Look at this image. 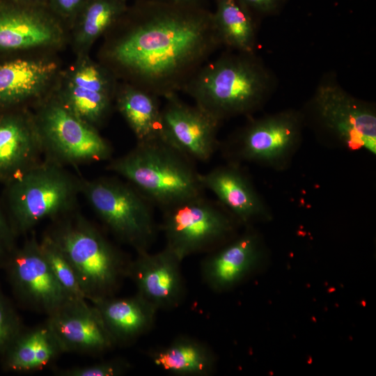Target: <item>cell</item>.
<instances>
[{
	"label": "cell",
	"instance_id": "cell-17",
	"mask_svg": "<svg viewBox=\"0 0 376 376\" xmlns=\"http://www.w3.org/2000/svg\"><path fill=\"white\" fill-rule=\"evenodd\" d=\"M44 157L33 115L21 108L0 109V182L5 185Z\"/></svg>",
	"mask_w": 376,
	"mask_h": 376
},
{
	"label": "cell",
	"instance_id": "cell-32",
	"mask_svg": "<svg viewBox=\"0 0 376 376\" xmlns=\"http://www.w3.org/2000/svg\"><path fill=\"white\" fill-rule=\"evenodd\" d=\"M251 13L255 10L261 13L273 12L280 0H239Z\"/></svg>",
	"mask_w": 376,
	"mask_h": 376
},
{
	"label": "cell",
	"instance_id": "cell-1",
	"mask_svg": "<svg viewBox=\"0 0 376 376\" xmlns=\"http://www.w3.org/2000/svg\"><path fill=\"white\" fill-rule=\"evenodd\" d=\"M105 35L104 65L159 97L182 92L221 47L204 6L137 0Z\"/></svg>",
	"mask_w": 376,
	"mask_h": 376
},
{
	"label": "cell",
	"instance_id": "cell-20",
	"mask_svg": "<svg viewBox=\"0 0 376 376\" xmlns=\"http://www.w3.org/2000/svg\"><path fill=\"white\" fill-rule=\"evenodd\" d=\"M56 70L54 62L17 58L0 63V109L20 108L40 97Z\"/></svg>",
	"mask_w": 376,
	"mask_h": 376
},
{
	"label": "cell",
	"instance_id": "cell-14",
	"mask_svg": "<svg viewBox=\"0 0 376 376\" xmlns=\"http://www.w3.org/2000/svg\"><path fill=\"white\" fill-rule=\"evenodd\" d=\"M63 352L98 354L116 345L94 305L74 297L48 315Z\"/></svg>",
	"mask_w": 376,
	"mask_h": 376
},
{
	"label": "cell",
	"instance_id": "cell-13",
	"mask_svg": "<svg viewBox=\"0 0 376 376\" xmlns=\"http://www.w3.org/2000/svg\"><path fill=\"white\" fill-rule=\"evenodd\" d=\"M57 19L45 5L0 1V52L59 44L63 32Z\"/></svg>",
	"mask_w": 376,
	"mask_h": 376
},
{
	"label": "cell",
	"instance_id": "cell-29",
	"mask_svg": "<svg viewBox=\"0 0 376 376\" xmlns=\"http://www.w3.org/2000/svg\"><path fill=\"white\" fill-rule=\"evenodd\" d=\"M130 368V365L125 360L115 359L62 370L58 373L63 376H117L125 373Z\"/></svg>",
	"mask_w": 376,
	"mask_h": 376
},
{
	"label": "cell",
	"instance_id": "cell-26",
	"mask_svg": "<svg viewBox=\"0 0 376 376\" xmlns=\"http://www.w3.org/2000/svg\"><path fill=\"white\" fill-rule=\"evenodd\" d=\"M128 8L127 0H87L75 19L77 47H90L118 22Z\"/></svg>",
	"mask_w": 376,
	"mask_h": 376
},
{
	"label": "cell",
	"instance_id": "cell-28",
	"mask_svg": "<svg viewBox=\"0 0 376 376\" xmlns=\"http://www.w3.org/2000/svg\"><path fill=\"white\" fill-rule=\"evenodd\" d=\"M23 329L18 313L0 288V355Z\"/></svg>",
	"mask_w": 376,
	"mask_h": 376
},
{
	"label": "cell",
	"instance_id": "cell-10",
	"mask_svg": "<svg viewBox=\"0 0 376 376\" xmlns=\"http://www.w3.org/2000/svg\"><path fill=\"white\" fill-rule=\"evenodd\" d=\"M315 106L323 125L347 148L376 154V115L366 103L333 83L321 84Z\"/></svg>",
	"mask_w": 376,
	"mask_h": 376
},
{
	"label": "cell",
	"instance_id": "cell-5",
	"mask_svg": "<svg viewBox=\"0 0 376 376\" xmlns=\"http://www.w3.org/2000/svg\"><path fill=\"white\" fill-rule=\"evenodd\" d=\"M81 178L65 166L43 159L6 184V211L16 234L30 232L40 222L76 210Z\"/></svg>",
	"mask_w": 376,
	"mask_h": 376
},
{
	"label": "cell",
	"instance_id": "cell-12",
	"mask_svg": "<svg viewBox=\"0 0 376 376\" xmlns=\"http://www.w3.org/2000/svg\"><path fill=\"white\" fill-rule=\"evenodd\" d=\"M302 119L286 111L250 121L235 139L236 156L244 161L280 166L297 146Z\"/></svg>",
	"mask_w": 376,
	"mask_h": 376
},
{
	"label": "cell",
	"instance_id": "cell-25",
	"mask_svg": "<svg viewBox=\"0 0 376 376\" xmlns=\"http://www.w3.org/2000/svg\"><path fill=\"white\" fill-rule=\"evenodd\" d=\"M212 15L222 46L231 51L254 53L255 22L251 13L239 0H216Z\"/></svg>",
	"mask_w": 376,
	"mask_h": 376
},
{
	"label": "cell",
	"instance_id": "cell-3",
	"mask_svg": "<svg viewBox=\"0 0 376 376\" xmlns=\"http://www.w3.org/2000/svg\"><path fill=\"white\" fill-rule=\"evenodd\" d=\"M107 169L123 177L162 210L205 190L194 162L161 137L137 142L128 152L111 159Z\"/></svg>",
	"mask_w": 376,
	"mask_h": 376
},
{
	"label": "cell",
	"instance_id": "cell-23",
	"mask_svg": "<svg viewBox=\"0 0 376 376\" xmlns=\"http://www.w3.org/2000/svg\"><path fill=\"white\" fill-rule=\"evenodd\" d=\"M148 357L161 369L180 376H207L216 368V356L203 342L180 336L166 346L148 352Z\"/></svg>",
	"mask_w": 376,
	"mask_h": 376
},
{
	"label": "cell",
	"instance_id": "cell-24",
	"mask_svg": "<svg viewBox=\"0 0 376 376\" xmlns=\"http://www.w3.org/2000/svg\"><path fill=\"white\" fill-rule=\"evenodd\" d=\"M159 99L158 96L128 83L117 86V109L137 142L160 137L162 107Z\"/></svg>",
	"mask_w": 376,
	"mask_h": 376
},
{
	"label": "cell",
	"instance_id": "cell-16",
	"mask_svg": "<svg viewBox=\"0 0 376 376\" xmlns=\"http://www.w3.org/2000/svg\"><path fill=\"white\" fill-rule=\"evenodd\" d=\"M115 78L104 65L84 59L70 72L58 97L77 116L97 127L110 113L117 88Z\"/></svg>",
	"mask_w": 376,
	"mask_h": 376
},
{
	"label": "cell",
	"instance_id": "cell-30",
	"mask_svg": "<svg viewBox=\"0 0 376 376\" xmlns=\"http://www.w3.org/2000/svg\"><path fill=\"white\" fill-rule=\"evenodd\" d=\"M16 235L6 210L0 204V265H3L16 246L15 244Z\"/></svg>",
	"mask_w": 376,
	"mask_h": 376
},
{
	"label": "cell",
	"instance_id": "cell-18",
	"mask_svg": "<svg viewBox=\"0 0 376 376\" xmlns=\"http://www.w3.org/2000/svg\"><path fill=\"white\" fill-rule=\"evenodd\" d=\"M263 257L258 235L246 232L209 252L201 265L205 283L215 292L228 290L251 273Z\"/></svg>",
	"mask_w": 376,
	"mask_h": 376
},
{
	"label": "cell",
	"instance_id": "cell-33",
	"mask_svg": "<svg viewBox=\"0 0 376 376\" xmlns=\"http://www.w3.org/2000/svg\"><path fill=\"white\" fill-rule=\"evenodd\" d=\"M150 1H164L178 4H184V5H192V6H203V0H150Z\"/></svg>",
	"mask_w": 376,
	"mask_h": 376
},
{
	"label": "cell",
	"instance_id": "cell-8",
	"mask_svg": "<svg viewBox=\"0 0 376 376\" xmlns=\"http://www.w3.org/2000/svg\"><path fill=\"white\" fill-rule=\"evenodd\" d=\"M162 212L161 229L165 246L182 261L191 255L218 248L233 234L237 220L219 201L204 194Z\"/></svg>",
	"mask_w": 376,
	"mask_h": 376
},
{
	"label": "cell",
	"instance_id": "cell-7",
	"mask_svg": "<svg viewBox=\"0 0 376 376\" xmlns=\"http://www.w3.org/2000/svg\"><path fill=\"white\" fill-rule=\"evenodd\" d=\"M33 118L45 159L65 166L111 158L113 148L97 127L77 116L58 96L42 101Z\"/></svg>",
	"mask_w": 376,
	"mask_h": 376
},
{
	"label": "cell",
	"instance_id": "cell-4",
	"mask_svg": "<svg viewBox=\"0 0 376 376\" xmlns=\"http://www.w3.org/2000/svg\"><path fill=\"white\" fill-rule=\"evenodd\" d=\"M53 221L47 233L72 267L86 300L114 296L131 260L76 210Z\"/></svg>",
	"mask_w": 376,
	"mask_h": 376
},
{
	"label": "cell",
	"instance_id": "cell-11",
	"mask_svg": "<svg viewBox=\"0 0 376 376\" xmlns=\"http://www.w3.org/2000/svg\"><path fill=\"white\" fill-rule=\"evenodd\" d=\"M161 110L160 137L194 162H206L218 147L219 120L201 108L166 97Z\"/></svg>",
	"mask_w": 376,
	"mask_h": 376
},
{
	"label": "cell",
	"instance_id": "cell-15",
	"mask_svg": "<svg viewBox=\"0 0 376 376\" xmlns=\"http://www.w3.org/2000/svg\"><path fill=\"white\" fill-rule=\"evenodd\" d=\"M180 260L167 247L157 253L136 252L131 260L128 277L137 292L157 310L177 308L185 295V285Z\"/></svg>",
	"mask_w": 376,
	"mask_h": 376
},
{
	"label": "cell",
	"instance_id": "cell-34",
	"mask_svg": "<svg viewBox=\"0 0 376 376\" xmlns=\"http://www.w3.org/2000/svg\"><path fill=\"white\" fill-rule=\"evenodd\" d=\"M17 2L30 5H46L47 0H14Z\"/></svg>",
	"mask_w": 376,
	"mask_h": 376
},
{
	"label": "cell",
	"instance_id": "cell-9",
	"mask_svg": "<svg viewBox=\"0 0 376 376\" xmlns=\"http://www.w3.org/2000/svg\"><path fill=\"white\" fill-rule=\"evenodd\" d=\"M3 266L15 296L31 309L48 315L74 298L56 278L34 235L15 246Z\"/></svg>",
	"mask_w": 376,
	"mask_h": 376
},
{
	"label": "cell",
	"instance_id": "cell-21",
	"mask_svg": "<svg viewBox=\"0 0 376 376\" xmlns=\"http://www.w3.org/2000/svg\"><path fill=\"white\" fill-rule=\"evenodd\" d=\"M91 302L116 345L130 343L149 331L158 311L138 293L123 298L103 297Z\"/></svg>",
	"mask_w": 376,
	"mask_h": 376
},
{
	"label": "cell",
	"instance_id": "cell-22",
	"mask_svg": "<svg viewBox=\"0 0 376 376\" xmlns=\"http://www.w3.org/2000/svg\"><path fill=\"white\" fill-rule=\"evenodd\" d=\"M62 352L54 331L46 321L20 331L2 354L3 366L15 372L40 370Z\"/></svg>",
	"mask_w": 376,
	"mask_h": 376
},
{
	"label": "cell",
	"instance_id": "cell-6",
	"mask_svg": "<svg viewBox=\"0 0 376 376\" xmlns=\"http://www.w3.org/2000/svg\"><path fill=\"white\" fill-rule=\"evenodd\" d=\"M80 192L107 228L136 252L148 251L157 235L153 204L128 182L81 178Z\"/></svg>",
	"mask_w": 376,
	"mask_h": 376
},
{
	"label": "cell",
	"instance_id": "cell-27",
	"mask_svg": "<svg viewBox=\"0 0 376 376\" xmlns=\"http://www.w3.org/2000/svg\"><path fill=\"white\" fill-rule=\"evenodd\" d=\"M41 250L57 280L72 297L86 299L70 263L47 234L39 241Z\"/></svg>",
	"mask_w": 376,
	"mask_h": 376
},
{
	"label": "cell",
	"instance_id": "cell-19",
	"mask_svg": "<svg viewBox=\"0 0 376 376\" xmlns=\"http://www.w3.org/2000/svg\"><path fill=\"white\" fill-rule=\"evenodd\" d=\"M200 179L204 189L211 191L237 221L248 224L268 217L265 205L237 165L216 167L201 173Z\"/></svg>",
	"mask_w": 376,
	"mask_h": 376
},
{
	"label": "cell",
	"instance_id": "cell-2",
	"mask_svg": "<svg viewBox=\"0 0 376 376\" xmlns=\"http://www.w3.org/2000/svg\"><path fill=\"white\" fill-rule=\"evenodd\" d=\"M230 51L206 62L182 91L221 123L256 110L266 98L271 83L254 53Z\"/></svg>",
	"mask_w": 376,
	"mask_h": 376
},
{
	"label": "cell",
	"instance_id": "cell-31",
	"mask_svg": "<svg viewBox=\"0 0 376 376\" xmlns=\"http://www.w3.org/2000/svg\"><path fill=\"white\" fill-rule=\"evenodd\" d=\"M87 0H47V6L57 17L75 21Z\"/></svg>",
	"mask_w": 376,
	"mask_h": 376
}]
</instances>
